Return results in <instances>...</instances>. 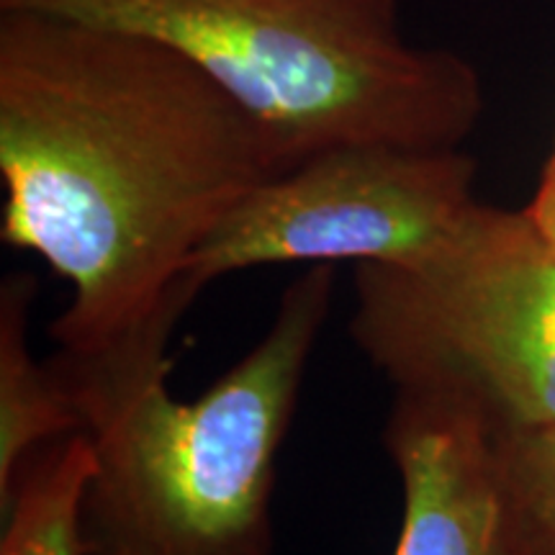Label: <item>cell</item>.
Returning <instances> with one entry per match:
<instances>
[{
	"instance_id": "10",
	"label": "cell",
	"mask_w": 555,
	"mask_h": 555,
	"mask_svg": "<svg viewBox=\"0 0 555 555\" xmlns=\"http://www.w3.org/2000/svg\"><path fill=\"white\" fill-rule=\"evenodd\" d=\"M527 217L535 221V227L555 245V142L547 155L543 172H540L535 196L525 206Z\"/></svg>"
},
{
	"instance_id": "2",
	"label": "cell",
	"mask_w": 555,
	"mask_h": 555,
	"mask_svg": "<svg viewBox=\"0 0 555 555\" xmlns=\"http://www.w3.org/2000/svg\"><path fill=\"white\" fill-rule=\"evenodd\" d=\"M335 270L294 278L260 343L193 401L170 363L119 376H60L95 466L80 502V555H273L278 455Z\"/></svg>"
},
{
	"instance_id": "5",
	"label": "cell",
	"mask_w": 555,
	"mask_h": 555,
	"mask_svg": "<svg viewBox=\"0 0 555 555\" xmlns=\"http://www.w3.org/2000/svg\"><path fill=\"white\" fill-rule=\"evenodd\" d=\"M476 159L457 150L363 142L317 152L249 191L191 255L183 281L208 283L275 262L412 266L461 229Z\"/></svg>"
},
{
	"instance_id": "8",
	"label": "cell",
	"mask_w": 555,
	"mask_h": 555,
	"mask_svg": "<svg viewBox=\"0 0 555 555\" xmlns=\"http://www.w3.org/2000/svg\"><path fill=\"white\" fill-rule=\"evenodd\" d=\"M95 455L86 433L47 442L0 494V555H80V502Z\"/></svg>"
},
{
	"instance_id": "9",
	"label": "cell",
	"mask_w": 555,
	"mask_h": 555,
	"mask_svg": "<svg viewBox=\"0 0 555 555\" xmlns=\"http://www.w3.org/2000/svg\"><path fill=\"white\" fill-rule=\"evenodd\" d=\"M502 440L512 486L538 551L555 555V427Z\"/></svg>"
},
{
	"instance_id": "1",
	"label": "cell",
	"mask_w": 555,
	"mask_h": 555,
	"mask_svg": "<svg viewBox=\"0 0 555 555\" xmlns=\"http://www.w3.org/2000/svg\"><path fill=\"white\" fill-rule=\"evenodd\" d=\"M283 170L268 131L165 41L0 11V237L73 288L54 356L168 352L201 296L191 255Z\"/></svg>"
},
{
	"instance_id": "6",
	"label": "cell",
	"mask_w": 555,
	"mask_h": 555,
	"mask_svg": "<svg viewBox=\"0 0 555 555\" xmlns=\"http://www.w3.org/2000/svg\"><path fill=\"white\" fill-rule=\"evenodd\" d=\"M384 448L404 491L393 555H540L502 435L474 409L393 391Z\"/></svg>"
},
{
	"instance_id": "4",
	"label": "cell",
	"mask_w": 555,
	"mask_h": 555,
	"mask_svg": "<svg viewBox=\"0 0 555 555\" xmlns=\"http://www.w3.org/2000/svg\"><path fill=\"white\" fill-rule=\"evenodd\" d=\"M350 337L391 380L474 409L502 437L555 427V245L525 208L476 204L412 266L356 273Z\"/></svg>"
},
{
	"instance_id": "3",
	"label": "cell",
	"mask_w": 555,
	"mask_h": 555,
	"mask_svg": "<svg viewBox=\"0 0 555 555\" xmlns=\"http://www.w3.org/2000/svg\"><path fill=\"white\" fill-rule=\"evenodd\" d=\"M147 34L204 67L283 165L343 144L457 150L481 119L478 69L412 44L401 0H0Z\"/></svg>"
},
{
	"instance_id": "7",
	"label": "cell",
	"mask_w": 555,
	"mask_h": 555,
	"mask_svg": "<svg viewBox=\"0 0 555 555\" xmlns=\"http://www.w3.org/2000/svg\"><path fill=\"white\" fill-rule=\"evenodd\" d=\"M37 291L31 273H9L0 286V494L26 455L80 433L67 388L50 360H37L31 352L29 324Z\"/></svg>"
}]
</instances>
